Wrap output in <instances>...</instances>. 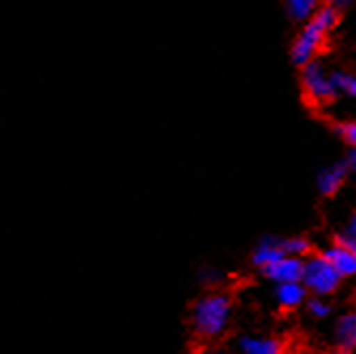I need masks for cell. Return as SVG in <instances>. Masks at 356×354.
Masks as SVG:
<instances>
[{"mask_svg": "<svg viewBox=\"0 0 356 354\" xmlns=\"http://www.w3.org/2000/svg\"><path fill=\"white\" fill-rule=\"evenodd\" d=\"M337 135L350 145V150H356V118L352 120H341L335 124Z\"/></svg>", "mask_w": 356, "mask_h": 354, "instance_id": "15", "label": "cell"}, {"mask_svg": "<svg viewBox=\"0 0 356 354\" xmlns=\"http://www.w3.org/2000/svg\"><path fill=\"white\" fill-rule=\"evenodd\" d=\"M346 167H348V173H352V175H356V150H350L348 152V156H346Z\"/></svg>", "mask_w": 356, "mask_h": 354, "instance_id": "19", "label": "cell"}, {"mask_svg": "<svg viewBox=\"0 0 356 354\" xmlns=\"http://www.w3.org/2000/svg\"><path fill=\"white\" fill-rule=\"evenodd\" d=\"M273 297L277 301V305L282 309H297L307 301V291L301 282H293V284H277Z\"/></svg>", "mask_w": 356, "mask_h": 354, "instance_id": "11", "label": "cell"}, {"mask_svg": "<svg viewBox=\"0 0 356 354\" xmlns=\"http://www.w3.org/2000/svg\"><path fill=\"white\" fill-rule=\"evenodd\" d=\"M335 90L339 96H348V99L356 101V73H348V71H331Z\"/></svg>", "mask_w": 356, "mask_h": 354, "instance_id": "13", "label": "cell"}, {"mask_svg": "<svg viewBox=\"0 0 356 354\" xmlns=\"http://www.w3.org/2000/svg\"><path fill=\"white\" fill-rule=\"evenodd\" d=\"M348 167L343 160H339V163H333V165H327L325 169H322L316 177V186L320 190L322 197H333L337 195V192L343 188L346 179H348Z\"/></svg>", "mask_w": 356, "mask_h": 354, "instance_id": "7", "label": "cell"}, {"mask_svg": "<svg viewBox=\"0 0 356 354\" xmlns=\"http://www.w3.org/2000/svg\"><path fill=\"white\" fill-rule=\"evenodd\" d=\"M263 275L267 280H271L275 286L277 284H293V282H301L303 275V259H295V256H284L282 261L269 265L267 269H263Z\"/></svg>", "mask_w": 356, "mask_h": 354, "instance_id": "6", "label": "cell"}, {"mask_svg": "<svg viewBox=\"0 0 356 354\" xmlns=\"http://www.w3.org/2000/svg\"><path fill=\"white\" fill-rule=\"evenodd\" d=\"M339 19H341V11L333 3L318 5L312 19L303 24L293 45H290V60H293L295 67L303 69L305 64L316 60L318 51L327 43L329 32L337 28Z\"/></svg>", "mask_w": 356, "mask_h": 354, "instance_id": "1", "label": "cell"}, {"mask_svg": "<svg viewBox=\"0 0 356 354\" xmlns=\"http://www.w3.org/2000/svg\"><path fill=\"white\" fill-rule=\"evenodd\" d=\"M318 5H316V0H288L286 3V11L290 15V19L293 22H309L312 15L316 13Z\"/></svg>", "mask_w": 356, "mask_h": 354, "instance_id": "12", "label": "cell"}, {"mask_svg": "<svg viewBox=\"0 0 356 354\" xmlns=\"http://www.w3.org/2000/svg\"><path fill=\"white\" fill-rule=\"evenodd\" d=\"M284 248H282V237H263L261 241L256 243V248L252 250L250 261L254 267L258 269H267L269 265L277 263L284 259Z\"/></svg>", "mask_w": 356, "mask_h": 354, "instance_id": "9", "label": "cell"}, {"mask_svg": "<svg viewBox=\"0 0 356 354\" xmlns=\"http://www.w3.org/2000/svg\"><path fill=\"white\" fill-rule=\"evenodd\" d=\"M218 280H220L218 271H213V269H203V273H201V282H203V284H207V286H213Z\"/></svg>", "mask_w": 356, "mask_h": 354, "instance_id": "18", "label": "cell"}, {"mask_svg": "<svg viewBox=\"0 0 356 354\" xmlns=\"http://www.w3.org/2000/svg\"><path fill=\"white\" fill-rule=\"evenodd\" d=\"M282 248L286 256H295V259H307L312 254V243L307 237H284L282 239Z\"/></svg>", "mask_w": 356, "mask_h": 354, "instance_id": "14", "label": "cell"}, {"mask_svg": "<svg viewBox=\"0 0 356 354\" xmlns=\"http://www.w3.org/2000/svg\"><path fill=\"white\" fill-rule=\"evenodd\" d=\"M205 354H229V352H222V350H211V352H205Z\"/></svg>", "mask_w": 356, "mask_h": 354, "instance_id": "21", "label": "cell"}, {"mask_svg": "<svg viewBox=\"0 0 356 354\" xmlns=\"http://www.w3.org/2000/svg\"><path fill=\"white\" fill-rule=\"evenodd\" d=\"M320 256L325 259L337 273L339 277H356V256L339 241L331 243L329 248H325L320 252Z\"/></svg>", "mask_w": 356, "mask_h": 354, "instance_id": "5", "label": "cell"}, {"mask_svg": "<svg viewBox=\"0 0 356 354\" xmlns=\"http://www.w3.org/2000/svg\"><path fill=\"white\" fill-rule=\"evenodd\" d=\"M301 86H303L305 99L316 107L333 105L339 99L335 83H333V77H331V71L318 58L301 69Z\"/></svg>", "mask_w": 356, "mask_h": 354, "instance_id": "3", "label": "cell"}, {"mask_svg": "<svg viewBox=\"0 0 356 354\" xmlns=\"http://www.w3.org/2000/svg\"><path fill=\"white\" fill-rule=\"evenodd\" d=\"M231 316H233V299L231 295L211 291L197 299L192 307V329L197 335L205 339H218L231 325Z\"/></svg>", "mask_w": 356, "mask_h": 354, "instance_id": "2", "label": "cell"}, {"mask_svg": "<svg viewBox=\"0 0 356 354\" xmlns=\"http://www.w3.org/2000/svg\"><path fill=\"white\" fill-rule=\"evenodd\" d=\"M239 354H284V341L273 335H241L237 339Z\"/></svg>", "mask_w": 356, "mask_h": 354, "instance_id": "8", "label": "cell"}, {"mask_svg": "<svg viewBox=\"0 0 356 354\" xmlns=\"http://www.w3.org/2000/svg\"><path fill=\"white\" fill-rule=\"evenodd\" d=\"M341 237H346V239H352V241H356V211H354V214L350 216V220H348V224H346V229H343Z\"/></svg>", "mask_w": 356, "mask_h": 354, "instance_id": "17", "label": "cell"}, {"mask_svg": "<svg viewBox=\"0 0 356 354\" xmlns=\"http://www.w3.org/2000/svg\"><path fill=\"white\" fill-rule=\"evenodd\" d=\"M305 305H307L309 316H314V318H318V320L327 318V316L331 314V305H329V301H327V299H322V297H312V299H307V301H305Z\"/></svg>", "mask_w": 356, "mask_h": 354, "instance_id": "16", "label": "cell"}, {"mask_svg": "<svg viewBox=\"0 0 356 354\" xmlns=\"http://www.w3.org/2000/svg\"><path fill=\"white\" fill-rule=\"evenodd\" d=\"M335 341L341 354L356 352V309L343 312L335 323Z\"/></svg>", "mask_w": 356, "mask_h": 354, "instance_id": "10", "label": "cell"}, {"mask_svg": "<svg viewBox=\"0 0 356 354\" xmlns=\"http://www.w3.org/2000/svg\"><path fill=\"white\" fill-rule=\"evenodd\" d=\"M301 284L305 286L307 295L327 299L329 295L337 293L341 277L320 254H309L307 259H303Z\"/></svg>", "mask_w": 356, "mask_h": 354, "instance_id": "4", "label": "cell"}, {"mask_svg": "<svg viewBox=\"0 0 356 354\" xmlns=\"http://www.w3.org/2000/svg\"><path fill=\"white\" fill-rule=\"evenodd\" d=\"M327 354H341V352H327Z\"/></svg>", "mask_w": 356, "mask_h": 354, "instance_id": "22", "label": "cell"}, {"mask_svg": "<svg viewBox=\"0 0 356 354\" xmlns=\"http://www.w3.org/2000/svg\"><path fill=\"white\" fill-rule=\"evenodd\" d=\"M337 241H339V243H343V246H346V248H348V250H350V252L356 256V241H352V239H346V237H341V235L337 237Z\"/></svg>", "mask_w": 356, "mask_h": 354, "instance_id": "20", "label": "cell"}]
</instances>
